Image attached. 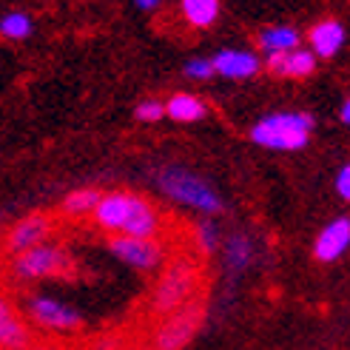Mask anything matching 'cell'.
Segmentation results:
<instances>
[{"label": "cell", "instance_id": "obj_26", "mask_svg": "<svg viewBox=\"0 0 350 350\" xmlns=\"http://www.w3.org/2000/svg\"><path fill=\"white\" fill-rule=\"evenodd\" d=\"M134 3H137L139 9H157V6L163 3V0H134Z\"/></svg>", "mask_w": 350, "mask_h": 350}, {"label": "cell", "instance_id": "obj_2", "mask_svg": "<svg viewBox=\"0 0 350 350\" xmlns=\"http://www.w3.org/2000/svg\"><path fill=\"white\" fill-rule=\"evenodd\" d=\"M313 131V117L302 111H282L262 117L251 129V139L271 151H299L308 146Z\"/></svg>", "mask_w": 350, "mask_h": 350}, {"label": "cell", "instance_id": "obj_23", "mask_svg": "<svg viewBox=\"0 0 350 350\" xmlns=\"http://www.w3.org/2000/svg\"><path fill=\"white\" fill-rule=\"evenodd\" d=\"M134 114H137V120H143V122H157V120H163L168 114V109H165V103H160V100H143Z\"/></svg>", "mask_w": 350, "mask_h": 350}, {"label": "cell", "instance_id": "obj_25", "mask_svg": "<svg viewBox=\"0 0 350 350\" xmlns=\"http://www.w3.org/2000/svg\"><path fill=\"white\" fill-rule=\"evenodd\" d=\"M336 191H339V197H342L345 202H350V163L342 165V171H339V177H336Z\"/></svg>", "mask_w": 350, "mask_h": 350}, {"label": "cell", "instance_id": "obj_5", "mask_svg": "<svg viewBox=\"0 0 350 350\" xmlns=\"http://www.w3.org/2000/svg\"><path fill=\"white\" fill-rule=\"evenodd\" d=\"M200 327V308H183L171 317H163L151 334V350H183L191 339H194Z\"/></svg>", "mask_w": 350, "mask_h": 350}, {"label": "cell", "instance_id": "obj_7", "mask_svg": "<svg viewBox=\"0 0 350 350\" xmlns=\"http://www.w3.org/2000/svg\"><path fill=\"white\" fill-rule=\"evenodd\" d=\"M26 310L34 322L46 330H51V334H72V330H77L83 322L77 310H72L60 299H51V296H31L26 302Z\"/></svg>", "mask_w": 350, "mask_h": 350}, {"label": "cell", "instance_id": "obj_20", "mask_svg": "<svg viewBox=\"0 0 350 350\" xmlns=\"http://www.w3.org/2000/svg\"><path fill=\"white\" fill-rule=\"evenodd\" d=\"M180 9L194 29H205L219 17V0H183Z\"/></svg>", "mask_w": 350, "mask_h": 350}, {"label": "cell", "instance_id": "obj_4", "mask_svg": "<svg viewBox=\"0 0 350 350\" xmlns=\"http://www.w3.org/2000/svg\"><path fill=\"white\" fill-rule=\"evenodd\" d=\"M75 262L57 245H40L21 256H12L9 273L14 282H34V279H49V276H66L72 273Z\"/></svg>", "mask_w": 350, "mask_h": 350}, {"label": "cell", "instance_id": "obj_3", "mask_svg": "<svg viewBox=\"0 0 350 350\" xmlns=\"http://www.w3.org/2000/svg\"><path fill=\"white\" fill-rule=\"evenodd\" d=\"M157 185H160L171 200H177L188 208H197V211H205V214L222 211V200L217 197V191L202 177H197V174H191L180 165H165L157 174Z\"/></svg>", "mask_w": 350, "mask_h": 350}, {"label": "cell", "instance_id": "obj_10", "mask_svg": "<svg viewBox=\"0 0 350 350\" xmlns=\"http://www.w3.org/2000/svg\"><path fill=\"white\" fill-rule=\"evenodd\" d=\"M163 231V214L157 211V205L146 197H137L131 202V214L126 219V228L122 234L126 237H139V239H157Z\"/></svg>", "mask_w": 350, "mask_h": 350}, {"label": "cell", "instance_id": "obj_21", "mask_svg": "<svg viewBox=\"0 0 350 350\" xmlns=\"http://www.w3.org/2000/svg\"><path fill=\"white\" fill-rule=\"evenodd\" d=\"M0 31H3L6 40H23L31 31V21L23 12H9V14H3V21H0Z\"/></svg>", "mask_w": 350, "mask_h": 350}, {"label": "cell", "instance_id": "obj_15", "mask_svg": "<svg viewBox=\"0 0 350 350\" xmlns=\"http://www.w3.org/2000/svg\"><path fill=\"white\" fill-rule=\"evenodd\" d=\"M308 40H310L313 55L327 60V57H334L336 51L342 49V43H345V29H342L339 21H319L317 26L310 29Z\"/></svg>", "mask_w": 350, "mask_h": 350}, {"label": "cell", "instance_id": "obj_16", "mask_svg": "<svg viewBox=\"0 0 350 350\" xmlns=\"http://www.w3.org/2000/svg\"><path fill=\"white\" fill-rule=\"evenodd\" d=\"M100 202H103V194H100L97 188H77V191H72V194L63 200L60 211H63L66 217H72V219L94 217V211L100 208Z\"/></svg>", "mask_w": 350, "mask_h": 350}, {"label": "cell", "instance_id": "obj_18", "mask_svg": "<svg viewBox=\"0 0 350 350\" xmlns=\"http://www.w3.org/2000/svg\"><path fill=\"white\" fill-rule=\"evenodd\" d=\"M165 109H168V117L171 120H177V122H197L208 114V106L197 97V94H174L168 103H165Z\"/></svg>", "mask_w": 350, "mask_h": 350}, {"label": "cell", "instance_id": "obj_12", "mask_svg": "<svg viewBox=\"0 0 350 350\" xmlns=\"http://www.w3.org/2000/svg\"><path fill=\"white\" fill-rule=\"evenodd\" d=\"M131 202H134V194H122V191H114V194H106L100 202V208L94 211V222L100 228L106 231H117L122 234L126 228V219L131 214Z\"/></svg>", "mask_w": 350, "mask_h": 350}, {"label": "cell", "instance_id": "obj_27", "mask_svg": "<svg viewBox=\"0 0 350 350\" xmlns=\"http://www.w3.org/2000/svg\"><path fill=\"white\" fill-rule=\"evenodd\" d=\"M339 117H342V122H347V126H350V97L345 100V106H342V111H339Z\"/></svg>", "mask_w": 350, "mask_h": 350}, {"label": "cell", "instance_id": "obj_11", "mask_svg": "<svg viewBox=\"0 0 350 350\" xmlns=\"http://www.w3.org/2000/svg\"><path fill=\"white\" fill-rule=\"evenodd\" d=\"M347 245H350V219L339 217L319 231L317 242H313V256L319 262H334L347 251Z\"/></svg>", "mask_w": 350, "mask_h": 350}, {"label": "cell", "instance_id": "obj_24", "mask_svg": "<svg viewBox=\"0 0 350 350\" xmlns=\"http://www.w3.org/2000/svg\"><path fill=\"white\" fill-rule=\"evenodd\" d=\"M214 72H217V68H214V60L194 57V60H188V63H185V75H188V77H194V80H205V77H211Z\"/></svg>", "mask_w": 350, "mask_h": 350}, {"label": "cell", "instance_id": "obj_13", "mask_svg": "<svg viewBox=\"0 0 350 350\" xmlns=\"http://www.w3.org/2000/svg\"><path fill=\"white\" fill-rule=\"evenodd\" d=\"M0 345H3V350L31 347V330L9 302H0Z\"/></svg>", "mask_w": 350, "mask_h": 350}, {"label": "cell", "instance_id": "obj_14", "mask_svg": "<svg viewBox=\"0 0 350 350\" xmlns=\"http://www.w3.org/2000/svg\"><path fill=\"white\" fill-rule=\"evenodd\" d=\"M214 68L222 77H231V80H248L259 72V60L251 55V51H242V49H222L219 55L214 57Z\"/></svg>", "mask_w": 350, "mask_h": 350}, {"label": "cell", "instance_id": "obj_17", "mask_svg": "<svg viewBox=\"0 0 350 350\" xmlns=\"http://www.w3.org/2000/svg\"><path fill=\"white\" fill-rule=\"evenodd\" d=\"M256 43L268 51V55H279V51H293L299 46V31L291 26H268L256 34Z\"/></svg>", "mask_w": 350, "mask_h": 350}, {"label": "cell", "instance_id": "obj_22", "mask_svg": "<svg viewBox=\"0 0 350 350\" xmlns=\"http://www.w3.org/2000/svg\"><path fill=\"white\" fill-rule=\"evenodd\" d=\"M194 237H197L200 248H202L205 254H214V248L219 245V231H217V225H214V222H200Z\"/></svg>", "mask_w": 350, "mask_h": 350}, {"label": "cell", "instance_id": "obj_6", "mask_svg": "<svg viewBox=\"0 0 350 350\" xmlns=\"http://www.w3.org/2000/svg\"><path fill=\"white\" fill-rule=\"evenodd\" d=\"M111 254L126 262V265L137 271H154L165 262V248L157 239H139V237H126V234H114L109 239Z\"/></svg>", "mask_w": 350, "mask_h": 350}, {"label": "cell", "instance_id": "obj_19", "mask_svg": "<svg viewBox=\"0 0 350 350\" xmlns=\"http://www.w3.org/2000/svg\"><path fill=\"white\" fill-rule=\"evenodd\" d=\"M251 259H254V245L251 239L245 237V234H231L228 242H225V265H228V271L239 273L251 265Z\"/></svg>", "mask_w": 350, "mask_h": 350}, {"label": "cell", "instance_id": "obj_9", "mask_svg": "<svg viewBox=\"0 0 350 350\" xmlns=\"http://www.w3.org/2000/svg\"><path fill=\"white\" fill-rule=\"evenodd\" d=\"M265 68L271 77H293V80H302L310 77L313 68H317V55L305 49H293V51H279V55H268Z\"/></svg>", "mask_w": 350, "mask_h": 350}, {"label": "cell", "instance_id": "obj_8", "mask_svg": "<svg viewBox=\"0 0 350 350\" xmlns=\"http://www.w3.org/2000/svg\"><path fill=\"white\" fill-rule=\"evenodd\" d=\"M51 228H55V222H51V217H46V214H31V217L17 219L6 234V254L21 256L31 248H40V245H46Z\"/></svg>", "mask_w": 350, "mask_h": 350}, {"label": "cell", "instance_id": "obj_1", "mask_svg": "<svg viewBox=\"0 0 350 350\" xmlns=\"http://www.w3.org/2000/svg\"><path fill=\"white\" fill-rule=\"evenodd\" d=\"M200 285V268L191 256H177L171 259L160 279L154 282L151 296H148V310L157 317H171L183 308H191L194 293Z\"/></svg>", "mask_w": 350, "mask_h": 350}, {"label": "cell", "instance_id": "obj_28", "mask_svg": "<svg viewBox=\"0 0 350 350\" xmlns=\"http://www.w3.org/2000/svg\"><path fill=\"white\" fill-rule=\"evenodd\" d=\"M34 350H57V347H34Z\"/></svg>", "mask_w": 350, "mask_h": 350}]
</instances>
